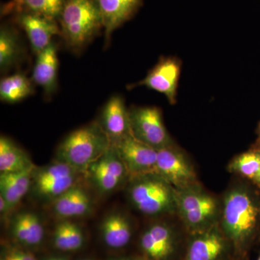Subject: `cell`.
<instances>
[{"label": "cell", "instance_id": "obj_1", "mask_svg": "<svg viewBox=\"0 0 260 260\" xmlns=\"http://www.w3.org/2000/svg\"><path fill=\"white\" fill-rule=\"evenodd\" d=\"M260 224V198L246 186L231 189L224 198L221 226L227 239L239 249L247 245Z\"/></svg>", "mask_w": 260, "mask_h": 260}, {"label": "cell", "instance_id": "obj_2", "mask_svg": "<svg viewBox=\"0 0 260 260\" xmlns=\"http://www.w3.org/2000/svg\"><path fill=\"white\" fill-rule=\"evenodd\" d=\"M112 145L99 121L70 133L58 146L56 160L64 162L82 174L104 155Z\"/></svg>", "mask_w": 260, "mask_h": 260}, {"label": "cell", "instance_id": "obj_3", "mask_svg": "<svg viewBox=\"0 0 260 260\" xmlns=\"http://www.w3.org/2000/svg\"><path fill=\"white\" fill-rule=\"evenodd\" d=\"M59 20L67 47L77 53L104 29L97 0H65Z\"/></svg>", "mask_w": 260, "mask_h": 260}, {"label": "cell", "instance_id": "obj_4", "mask_svg": "<svg viewBox=\"0 0 260 260\" xmlns=\"http://www.w3.org/2000/svg\"><path fill=\"white\" fill-rule=\"evenodd\" d=\"M127 198L131 205L148 216L177 212L176 189L155 173L130 178Z\"/></svg>", "mask_w": 260, "mask_h": 260}, {"label": "cell", "instance_id": "obj_5", "mask_svg": "<svg viewBox=\"0 0 260 260\" xmlns=\"http://www.w3.org/2000/svg\"><path fill=\"white\" fill-rule=\"evenodd\" d=\"M176 194L177 212L188 232L198 234L217 225L220 205L199 184L176 189Z\"/></svg>", "mask_w": 260, "mask_h": 260}, {"label": "cell", "instance_id": "obj_6", "mask_svg": "<svg viewBox=\"0 0 260 260\" xmlns=\"http://www.w3.org/2000/svg\"><path fill=\"white\" fill-rule=\"evenodd\" d=\"M81 173L56 160L43 167H35L32 175V191L44 200L54 202L65 191L77 185Z\"/></svg>", "mask_w": 260, "mask_h": 260}, {"label": "cell", "instance_id": "obj_7", "mask_svg": "<svg viewBox=\"0 0 260 260\" xmlns=\"http://www.w3.org/2000/svg\"><path fill=\"white\" fill-rule=\"evenodd\" d=\"M132 133L155 150L174 143L164 125L161 109L156 107H133L129 109Z\"/></svg>", "mask_w": 260, "mask_h": 260}, {"label": "cell", "instance_id": "obj_8", "mask_svg": "<svg viewBox=\"0 0 260 260\" xmlns=\"http://www.w3.org/2000/svg\"><path fill=\"white\" fill-rule=\"evenodd\" d=\"M85 175L92 185L103 194L114 192L127 184L130 179L125 165L112 145L89 167Z\"/></svg>", "mask_w": 260, "mask_h": 260}, {"label": "cell", "instance_id": "obj_9", "mask_svg": "<svg viewBox=\"0 0 260 260\" xmlns=\"http://www.w3.org/2000/svg\"><path fill=\"white\" fill-rule=\"evenodd\" d=\"M156 172L175 189L199 184L194 168L184 152L172 145L157 150Z\"/></svg>", "mask_w": 260, "mask_h": 260}, {"label": "cell", "instance_id": "obj_10", "mask_svg": "<svg viewBox=\"0 0 260 260\" xmlns=\"http://www.w3.org/2000/svg\"><path fill=\"white\" fill-rule=\"evenodd\" d=\"M181 61L175 56H162L146 77L127 86L129 90L145 86L164 94L172 105L177 104Z\"/></svg>", "mask_w": 260, "mask_h": 260}, {"label": "cell", "instance_id": "obj_11", "mask_svg": "<svg viewBox=\"0 0 260 260\" xmlns=\"http://www.w3.org/2000/svg\"><path fill=\"white\" fill-rule=\"evenodd\" d=\"M130 178L156 172L157 150L135 138L133 133L112 143Z\"/></svg>", "mask_w": 260, "mask_h": 260}, {"label": "cell", "instance_id": "obj_12", "mask_svg": "<svg viewBox=\"0 0 260 260\" xmlns=\"http://www.w3.org/2000/svg\"><path fill=\"white\" fill-rule=\"evenodd\" d=\"M14 20L26 34L32 52L37 55L50 45L54 36L61 35L60 26L54 19L20 13L14 15Z\"/></svg>", "mask_w": 260, "mask_h": 260}, {"label": "cell", "instance_id": "obj_13", "mask_svg": "<svg viewBox=\"0 0 260 260\" xmlns=\"http://www.w3.org/2000/svg\"><path fill=\"white\" fill-rule=\"evenodd\" d=\"M140 245L149 259L170 260L177 246L175 232L167 223H154L142 234Z\"/></svg>", "mask_w": 260, "mask_h": 260}, {"label": "cell", "instance_id": "obj_14", "mask_svg": "<svg viewBox=\"0 0 260 260\" xmlns=\"http://www.w3.org/2000/svg\"><path fill=\"white\" fill-rule=\"evenodd\" d=\"M184 260H220L227 248V238L217 225L193 234Z\"/></svg>", "mask_w": 260, "mask_h": 260}, {"label": "cell", "instance_id": "obj_15", "mask_svg": "<svg viewBox=\"0 0 260 260\" xmlns=\"http://www.w3.org/2000/svg\"><path fill=\"white\" fill-rule=\"evenodd\" d=\"M102 14L106 45L114 30L133 18L143 0H97Z\"/></svg>", "mask_w": 260, "mask_h": 260}, {"label": "cell", "instance_id": "obj_16", "mask_svg": "<svg viewBox=\"0 0 260 260\" xmlns=\"http://www.w3.org/2000/svg\"><path fill=\"white\" fill-rule=\"evenodd\" d=\"M99 123L112 143L131 134L129 109L122 97L116 95L110 98L103 108Z\"/></svg>", "mask_w": 260, "mask_h": 260}, {"label": "cell", "instance_id": "obj_17", "mask_svg": "<svg viewBox=\"0 0 260 260\" xmlns=\"http://www.w3.org/2000/svg\"><path fill=\"white\" fill-rule=\"evenodd\" d=\"M57 49L54 43L37 54L32 71V81L40 86L48 96L52 95L57 88Z\"/></svg>", "mask_w": 260, "mask_h": 260}, {"label": "cell", "instance_id": "obj_18", "mask_svg": "<svg viewBox=\"0 0 260 260\" xmlns=\"http://www.w3.org/2000/svg\"><path fill=\"white\" fill-rule=\"evenodd\" d=\"M11 234L20 245L34 247L42 244L45 237V229L38 214L23 212L12 220Z\"/></svg>", "mask_w": 260, "mask_h": 260}, {"label": "cell", "instance_id": "obj_19", "mask_svg": "<svg viewBox=\"0 0 260 260\" xmlns=\"http://www.w3.org/2000/svg\"><path fill=\"white\" fill-rule=\"evenodd\" d=\"M53 210L62 218L83 217L93 210V201L88 191L77 184L53 202Z\"/></svg>", "mask_w": 260, "mask_h": 260}, {"label": "cell", "instance_id": "obj_20", "mask_svg": "<svg viewBox=\"0 0 260 260\" xmlns=\"http://www.w3.org/2000/svg\"><path fill=\"white\" fill-rule=\"evenodd\" d=\"M133 225L124 214L107 215L101 225L103 242L111 249H119L128 245L133 237Z\"/></svg>", "mask_w": 260, "mask_h": 260}, {"label": "cell", "instance_id": "obj_21", "mask_svg": "<svg viewBox=\"0 0 260 260\" xmlns=\"http://www.w3.org/2000/svg\"><path fill=\"white\" fill-rule=\"evenodd\" d=\"M35 167L23 172L0 174V196L6 200L10 209L18 204L31 188Z\"/></svg>", "mask_w": 260, "mask_h": 260}, {"label": "cell", "instance_id": "obj_22", "mask_svg": "<svg viewBox=\"0 0 260 260\" xmlns=\"http://www.w3.org/2000/svg\"><path fill=\"white\" fill-rule=\"evenodd\" d=\"M65 0H11L2 8L3 15L32 13L46 18L59 19Z\"/></svg>", "mask_w": 260, "mask_h": 260}, {"label": "cell", "instance_id": "obj_23", "mask_svg": "<svg viewBox=\"0 0 260 260\" xmlns=\"http://www.w3.org/2000/svg\"><path fill=\"white\" fill-rule=\"evenodd\" d=\"M35 167L26 152L9 138H0V172H23Z\"/></svg>", "mask_w": 260, "mask_h": 260}, {"label": "cell", "instance_id": "obj_24", "mask_svg": "<svg viewBox=\"0 0 260 260\" xmlns=\"http://www.w3.org/2000/svg\"><path fill=\"white\" fill-rule=\"evenodd\" d=\"M18 32L9 24L2 25L0 30V69L5 72L14 66L21 56Z\"/></svg>", "mask_w": 260, "mask_h": 260}, {"label": "cell", "instance_id": "obj_25", "mask_svg": "<svg viewBox=\"0 0 260 260\" xmlns=\"http://www.w3.org/2000/svg\"><path fill=\"white\" fill-rule=\"evenodd\" d=\"M84 244L85 236L78 224L65 220L56 225L53 234V244L58 250L78 251Z\"/></svg>", "mask_w": 260, "mask_h": 260}, {"label": "cell", "instance_id": "obj_26", "mask_svg": "<svg viewBox=\"0 0 260 260\" xmlns=\"http://www.w3.org/2000/svg\"><path fill=\"white\" fill-rule=\"evenodd\" d=\"M34 92V85L23 73L6 77L0 82V99L4 102L15 104L30 96Z\"/></svg>", "mask_w": 260, "mask_h": 260}, {"label": "cell", "instance_id": "obj_27", "mask_svg": "<svg viewBox=\"0 0 260 260\" xmlns=\"http://www.w3.org/2000/svg\"><path fill=\"white\" fill-rule=\"evenodd\" d=\"M229 170L249 180H255L260 173V148L251 147L248 151L234 157Z\"/></svg>", "mask_w": 260, "mask_h": 260}, {"label": "cell", "instance_id": "obj_28", "mask_svg": "<svg viewBox=\"0 0 260 260\" xmlns=\"http://www.w3.org/2000/svg\"><path fill=\"white\" fill-rule=\"evenodd\" d=\"M0 260H37L30 251L18 246H8L3 249Z\"/></svg>", "mask_w": 260, "mask_h": 260}, {"label": "cell", "instance_id": "obj_29", "mask_svg": "<svg viewBox=\"0 0 260 260\" xmlns=\"http://www.w3.org/2000/svg\"><path fill=\"white\" fill-rule=\"evenodd\" d=\"M10 209L9 205L6 200L3 197L0 196V213H1V215H5V213L9 211Z\"/></svg>", "mask_w": 260, "mask_h": 260}, {"label": "cell", "instance_id": "obj_30", "mask_svg": "<svg viewBox=\"0 0 260 260\" xmlns=\"http://www.w3.org/2000/svg\"><path fill=\"white\" fill-rule=\"evenodd\" d=\"M256 138L255 142H254V144L251 147L260 148V121L259 124H258L257 128H256Z\"/></svg>", "mask_w": 260, "mask_h": 260}, {"label": "cell", "instance_id": "obj_31", "mask_svg": "<svg viewBox=\"0 0 260 260\" xmlns=\"http://www.w3.org/2000/svg\"><path fill=\"white\" fill-rule=\"evenodd\" d=\"M253 182H254V184H255L256 185L258 186V188H259L260 189V173L259 174H258V176L256 177L255 180L253 181Z\"/></svg>", "mask_w": 260, "mask_h": 260}, {"label": "cell", "instance_id": "obj_32", "mask_svg": "<svg viewBox=\"0 0 260 260\" xmlns=\"http://www.w3.org/2000/svg\"><path fill=\"white\" fill-rule=\"evenodd\" d=\"M45 260H67L64 257H61V256H51V257L48 258Z\"/></svg>", "mask_w": 260, "mask_h": 260}, {"label": "cell", "instance_id": "obj_33", "mask_svg": "<svg viewBox=\"0 0 260 260\" xmlns=\"http://www.w3.org/2000/svg\"><path fill=\"white\" fill-rule=\"evenodd\" d=\"M134 260H150V259H149L148 258H138V259H135Z\"/></svg>", "mask_w": 260, "mask_h": 260}, {"label": "cell", "instance_id": "obj_34", "mask_svg": "<svg viewBox=\"0 0 260 260\" xmlns=\"http://www.w3.org/2000/svg\"><path fill=\"white\" fill-rule=\"evenodd\" d=\"M112 260H129L127 259H125V258H121V259H114Z\"/></svg>", "mask_w": 260, "mask_h": 260}, {"label": "cell", "instance_id": "obj_35", "mask_svg": "<svg viewBox=\"0 0 260 260\" xmlns=\"http://www.w3.org/2000/svg\"><path fill=\"white\" fill-rule=\"evenodd\" d=\"M256 260H260V256H259V257H258V259Z\"/></svg>", "mask_w": 260, "mask_h": 260}, {"label": "cell", "instance_id": "obj_36", "mask_svg": "<svg viewBox=\"0 0 260 260\" xmlns=\"http://www.w3.org/2000/svg\"><path fill=\"white\" fill-rule=\"evenodd\" d=\"M83 260H90V259H83Z\"/></svg>", "mask_w": 260, "mask_h": 260}]
</instances>
